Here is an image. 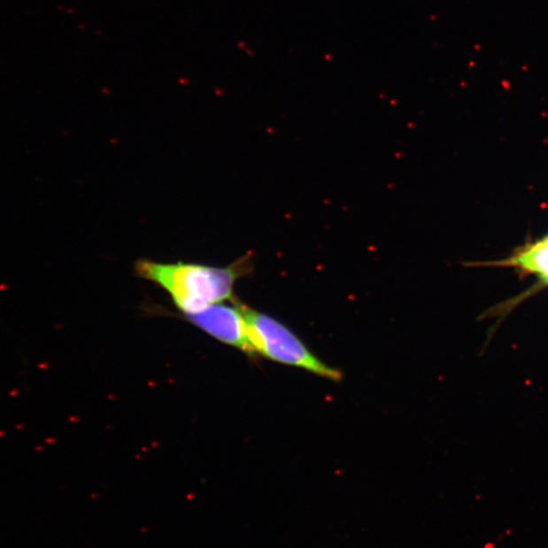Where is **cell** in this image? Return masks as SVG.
Segmentation results:
<instances>
[{
	"label": "cell",
	"instance_id": "6da1fadb",
	"mask_svg": "<svg viewBox=\"0 0 548 548\" xmlns=\"http://www.w3.org/2000/svg\"><path fill=\"white\" fill-rule=\"evenodd\" d=\"M253 266L252 254L249 253L226 267L143 259L135 263V273L165 289L183 314H190L214 304L237 300L235 284L251 274Z\"/></svg>",
	"mask_w": 548,
	"mask_h": 548
},
{
	"label": "cell",
	"instance_id": "7a4b0ae2",
	"mask_svg": "<svg viewBox=\"0 0 548 548\" xmlns=\"http://www.w3.org/2000/svg\"><path fill=\"white\" fill-rule=\"evenodd\" d=\"M240 307L255 355L275 363L300 367L337 382L343 379L342 372L319 359L286 325L241 302Z\"/></svg>",
	"mask_w": 548,
	"mask_h": 548
},
{
	"label": "cell",
	"instance_id": "3957f363",
	"mask_svg": "<svg viewBox=\"0 0 548 548\" xmlns=\"http://www.w3.org/2000/svg\"><path fill=\"white\" fill-rule=\"evenodd\" d=\"M186 320L197 326L198 328L210 335L218 342L241 350L248 356H255L250 343L244 315L240 307V301L235 300L232 305L223 303L197 312V313L183 314Z\"/></svg>",
	"mask_w": 548,
	"mask_h": 548
},
{
	"label": "cell",
	"instance_id": "277c9868",
	"mask_svg": "<svg viewBox=\"0 0 548 548\" xmlns=\"http://www.w3.org/2000/svg\"><path fill=\"white\" fill-rule=\"evenodd\" d=\"M476 266L514 268L522 274L536 276L538 289L548 287V235L518 249L508 259L482 265L477 263Z\"/></svg>",
	"mask_w": 548,
	"mask_h": 548
}]
</instances>
